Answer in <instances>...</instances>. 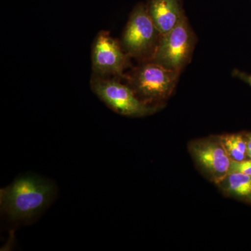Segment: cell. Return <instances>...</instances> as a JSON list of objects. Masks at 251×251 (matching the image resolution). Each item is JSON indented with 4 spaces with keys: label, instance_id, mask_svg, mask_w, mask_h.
Segmentation results:
<instances>
[{
    "label": "cell",
    "instance_id": "cell-1",
    "mask_svg": "<svg viewBox=\"0 0 251 251\" xmlns=\"http://www.w3.org/2000/svg\"><path fill=\"white\" fill-rule=\"evenodd\" d=\"M57 191L55 183L40 175H20L0 190L1 216L14 224H31L52 204Z\"/></svg>",
    "mask_w": 251,
    "mask_h": 251
},
{
    "label": "cell",
    "instance_id": "cell-2",
    "mask_svg": "<svg viewBox=\"0 0 251 251\" xmlns=\"http://www.w3.org/2000/svg\"><path fill=\"white\" fill-rule=\"evenodd\" d=\"M180 74L179 71L147 62L141 63L129 74L124 75L123 78L144 103L161 105L174 92Z\"/></svg>",
    "mask_w": 251,
    "mask_h": 251
},
{
    "label": "cell",
    "instance_id": "cell-3",
    "mask_svg": "<svg viewBox=\"0 0 251 251\" xmlns=\"http://www.w3.org/2000/svg\"><path fill=\"white\" fill-rule=\"evenodd\" d=\"M161 36L148 14L146 4L139 3L130 13L120 44L130 58L141 63L150 62Z\"/></svg>",
    "mask_w": 251,
    "mask_h": 251
},
{
    "label": "cell",
    "instance_id": "cell-4",
    "mask_svg": "<svg viewBox=\"0 0 251 251\" xmlns=\"http://www.w3.org/2000/svg\"><path fill=\"white\" fill-rule=\"evenodd\" d=\"M120 77H102L92 75L91 89L97 97L114 112L128 117H144L156 113L161 105H149L142 101L134 91Z\"/></svg>",
    "mask_w": 251,
    "mask_h": 251
},
{
    "label": "cell",
    "instance_id": "cell-5",
    "mask_svg": "<svg viewBox=\"0 0 251 251\" xmlns=\"http://www.w3.org/2000/svg\"><path fill=\"white\" fill-rule=\"evenodd\" d=\"M196 43L197 37L185 15L171 31L162 35L150 62L181 72L191 62Z\"/></svg>",
    "mask_w": 251,
    "mask_h": 251
},
{
    "label": "cell",
    "instance_id": "cell-6",
    "mask_svg": "<svg viewBox=\"0 0 251 251\" xmlns=\"http://www.w3.org/2000/svg\"><path fill=\"white\" fill-rule=\"evenodd\" d=\"M188 151L198 169L211 182L216 184L228 173L232 161L219 135L193 140Z\"/></svg>",
    "mask_w": 251,
    "mask_h": 251
},
{
    "label": "cell",
    "instance_id": "cell-7",
    "mask_svg": "<svg viewBox=\"0 0 251 251\" xmlns=\"http://www.w3.org/2000/svg\"><path fill=\"white\" fill-rule=\"evenodd\" d=\"M128 54L120 41L107 31H100L94 39L92 51L93 74L102 77H123L129 64Z\"/></svg>",
    "mask_w": 251,
    "mask_h": 251
},
{
    "label": "cell",
    "instance_id": "cell-8",
    "mask_svg": "<svg viewBox=\"0 0 251 251\" xmlns=\"http://www.w3.org/2000/svg\"><path fill=\"white\" fill-rule=\"evenodd\" d=\"M146 8L162 35L169 32L185 16L181 0H147Z\"/></svg>",
    "mask_w": 251,
    "mask_h": 251
},
{
    "label": "cell",
    "instance_id": "cell-9",
    "mask_svg": "<svg viewBox=\"0 0 251 251\" xmlns=\"http://www.w3.org/2000/svg\"><path fill=\"white\" fill-rule=\"evenodd\" d=\"M228 197L251 203V176L240 173H228L216 184Z\"/></svg>",
    "mask_w": 251,
    "mask_h": 251
},
{
    "label": "cell",
    "instance_id": "cell-10",
    "mask_svg": "<svg viewBox=\"0 0 251 251\" xmlns=\"http://www.w3.org/2000/svg\"><path fill=\"white\" fill-rule=\"evenodd\" d=\"M226 152L231 161L247 159V145L245 135L242 133L219 135Z\"/></svg>",
    "mask_w": 251,
    "mask_h": 251
},
{
    "label": "cell",
    "instance_id": "cell-11",
    "mask_svg": "<svg viewBox=\"0 0 251 251\" xmlns=\"http://www.w3.org/2000/svg\"><path fill=\"white\" fill-rule=\"evenodd\" d=\"M228 173H240L251 176V158L241 161H231Z\"/></svg>",
    "mask_w": 251,
    "mask_h": 251
},
{
    "label": "cell",
    "instance_id": "cell-12",
    "mask_svg": "<svg viewBox=\"0 0 251 251\" xmlns=\"http://www.w3.org/2000/svg\"><path fill=\"white\" fill-rule=\"evenodd\" d=\"M232 75L239 78V80L244 81L251 87V74H247V73L241 72L239 70H234L232 72Z\"/></svg>",
    "mask_w": 251,
    "mask_h": 251
},
{
    "label": "cell",
    "instance_id": "cell-13",
    "mask_svg": "<svg viewBox=\"0 0 251 251\" xmlns=\"http://www.w3.org/2000/svg\"><path fill=\"white\" fill-rule=\"evenodd\" d=\"M245 136L247 140L248 158L251 159V133H247Z\"/></svg>",
    "mask_w": 251,
    "mask_h": 251
}]
</instances>
